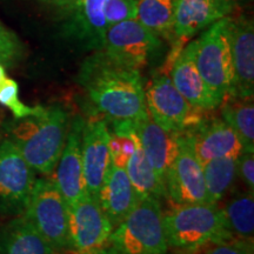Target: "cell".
Masks as SVG:
<instances>
[{"label":"cell","instance_id":"cell-1","mask_svg":"<svg viewBox=\"0 0 254 254\" xmlns=\"http://www.w3.org/2000/svg\"><path fill=\"white\" fill-rule=\"evenodd\" d=\"M79 84L95 113L106 119H140L147 114L140 71L114 62L103 50L82 64Z\"/></svg>","mask_w":254,"mask_h":254},{"label":"cell","instance_id":"cell-2","mask_svg":"<svg viewBox=\"0 0 254 254\" xmlns=\"http://www.w3.org/2000/svg\"><path fill=\"white\" fill-rule=\"evenodd\" d=\"M68 128L67 113L59 107H44L39 114L6 125L9 140L34 171L46 177L55 173Z\"/></svg>","mask_w":254,"mask_h":254},{"label":"cell","instance_id":"cell-3","mask_svg":"<svg viewBox=\"0 0 254 254\" xmlns=\"http://www.w3.org/2000/svg\"><path fill=\"white\" fill-rule=\"evenodd\" d=\"M164 226L168 246L185 254H196L212 244L233 239L218 205L171 202L164 212Z\"/></svg>","mask_w":254,"mask_h":254},{"label":"cell","instance_id":"cell-4","mask_svg":"<svg viewBox=\"0 0 254 254\" xmlns=\"http://www.w3.org/2000/svg\"><path fill=\"white\" fill-rule=\"evenodd\" d=\"M109 245L119 254H167L168 246L160 200L144 198L114 228Z\"/></svg>","mask_w":254,"mask_h":254},{"label":"cell","instance_id":"cell-5","mask_svg":"<svg viewBox=\"0 0 254 254\" xmlns=\"http://www.w3.org/2000/svg\"><path fill=\"white\" fill-rule=\"evenodd\" d=\"M228 24L230 18H222L208 26L196 39V67L220 104L225 98L234 94V67Z\"/></svg>","mask_w":254,"mask_h":254},{"label":"cell","instance_id":"cell-6","mask_svg":"<svg viewBox=\"0 0 254 254\" xmlns=\"http://www.w3.org/2000/svg\"><path fill=\"white\" fill-rule=\"evenodd\" d=\"M24 215L57 254L68 251V205L53 179L36 180Z\"/></svg>","mask_w":254,"mask_h":254},{"label":"cell","instance_id":"cell-7","mask_svg":"<svg viewBox=\"0 0 254 254\" xmlns=\"http://www.w3.org/2000/svg\"><path fill=\"white\" fill-rule=\"evenodd\" d=\"M145 101L152 120L168 132L183 133L205 118L206 111L193 107L165 73L148 81Z\"/></svg>","mask_w":254,"mask_h":254},{"label":"cell","instance_id":"cell-8","mask_svg":"<svg viewBox=\"0 0 254 254\" xmlns=\"http://www.w3.org/2000/svg\"><path fill=\"white\" fill-rule=\"evenodd\" d=\"M36 173L9 139L0 142V212L23 215L36 183Z\"/></svg>","mask_w":254,"mask_h":254},{"label":"cell","instance_id":"cell-9","mask_svg":"<svg viewBox=\"0 0 254 254\" xmlns=\"http://www.w3.org/2000/svg\"><path fill=\"white\" fill-rule=\"evenodd\" d=\"M160 40L136 19L122 21L107 28L103 51L127 67L140 71L160 49Z\"/></svg>","mask_w":254,"mask_h":254},{"label":"cell","instance_id":"cell-10","mask_svg":"<svg viewBox=\"0 0 254 254\" xmlns=\"http://www.w3.org/2000/svg\"><path fill=\"white\" fill-rule=\"evenodd\" d=\"M112 222L90 193L68 207V252L82 254L109 245Z\"/></svg>","mask_w":254,"mask_h":254},{"label":"cell","instance_id":"cell-11","mask_svg":"<svg viewBox=\"0 0 254 254\" xmlns=\"http://www.w3.org/2000/svg\"><path fill=\"white\" fill-rule=\"evenodd\" d=\"M165 185L166 196L173 204H209L202 166L183 133L179 135L178 155L168 171Z\"/></svg>","mask_w":254,"mask_h":254},{"label":"cell","instance_id":"cell-12","mask_svg":"<svg viewBox=\"0 0 254 254\" xmlns=\"http://www.w3.org/2000/svg\"><path fill=\"white\" fill-rule=\"evenodd\" d=\"M81 159L87 192L95 198L111 166L109 120L106 118L92 116L85 120Z\"/></svg>","mask_w":254,"mask_h":254},{"label":"cell","instance_id":"cell-13","mask_svg":"<svg viewBox=\"0 0 254 254\" xmlns=\"http://www.w3.org/2000/svg\"><path fill=\"white\" fill-rule=\"evenodd\" d=\"M201 166L218 158L239 157L243 145L234 129L224 119L205 118L183 132Z\"/></svg>","mask_w":254,"mask_h":254},{"label":"cell","instance_id":"cell-14","mask_svg":"<svg viewBox=\"0 0 254 254\" xmlns=\"http://www.w3.org/2000/svg\"><path fill=\"white\" fill-rule=\"evenodd\" d=\"M84 123L81 117H77L69 125L65 146L52 178L68 207L87 193L81 159Z\"/></svg>","mask_w":254,"mask_h":254},{"label":"cell","instance_id":"cell-15","mask_svg":"<svg viewBox=\"0 0 254 254\" xmlns=\"http://www.w3.org/2000/svg\"><path fill=\"white\" fill-rule=\"evenodd\" d=\"M228 34L234 67V94L240 99H253L254 92V26L246 17L231 19Z\"/></svg>","mask_w":254,"mask_h":254},{"label":"cell","instance_id":"cell-16","mask_svg":"<svg viewBox=\"0 0 254 254\" xmlns=\"http://www.w3.org/2000/svg\"><path fill=\"white\" fill-rule=\"evenodd\" d=\"M195 53L196 39L180 51L170 68V78L174 87L193 107L209 112L219 107L220 103L200 75Z\"/></svg>","mask_w":254,"mask_h":254},{"label":"cell","instance_id":"cell-17","mask_svg":"<svg viewBox=\"0 0 254 254\" xmlns=\"http://www.w3.org/2000/svg\"><path fill=\"white\" fill-rule=\"evenodd\" d=\"M233 9L224 0H174V38L184 44Z\"/></svg>","mask_w":254,"mask_h":254},{"label":"cell","instance_id":"cell-18","mask_svg":"<svg viewBox=\"0 0 254 254\" xmlns=\"http://www.w3.org/2000/svg\"><path fill=\"white\" fill-rule=\"evenodd\" d=\"M134 128L146 158L165 183L179 151L180 133L168 132L154 123L150 114L134 119Z\"/></svg>","mask_w":254,"mask_h":254},{"label":"cell","instance_id":"cell-19","mask_svg":"<svg viewBox=\"0 0 254 254\" xmlns=\"http://www.w3.org/2000/svg\"><path fill=\"white\" fill-rule=\"evenodd\" d=\"M95 199L114 228L128 217L140 200L129 182L125 168L113 164H111Z\"/></svg>","mask_w":254,"mask_h":254},{"label":"cell","instance_id":"cell-20","mask_svg":"<svg viewBox=\"0 0 254 254\" xmlns=\"http://www.w3.org/2000/svg\"><path fill=\"white\" fill-rule=\"evenodd\" d=\"M0 254L57 253L23 214L0 228Z\"/></svg>","mask_w":254,"mask_h":254},{"label":"cell","instance_id":"cell-21","mask_svg":"<svg viewBox=\"0 0 254 254\" xmlns=\"http://www.w3.org/2000/svg\"><path fill=\"white\" fill-rule=\"evenodd\" d=\"M106 0H74L75 17L73 32L91 49L103 50L107 31L105 19Z\"/></svg>","mask_w":254,"mask_h":254},{"label":"cell","instance_id":"cell-22","mask_svg":"<svg viewBox=\"0 0 254 254\" xmlns=\"http://www.w3.org/2000/svg\"><path fill=\"white\" fill-rule=\"evenodd\" d=\"M125 171L139 199L152 196L160 200L163 196H166V185L146 158L139 138Z\"/></svg>","mask_w":254,"mask_h":254},{"label":"cell","instance_id":"cell-23","mask_svg":"<svg viewBox=\"0 0 254 254\" xmlns=\"http://www.w3.org/2000/svg\"><path fill=\"white\" fill-rule=\"evenodd\" d=\"M222 119L230 125L243 145V151H254L253 99L227 97L219 105Z\"/></svg>","mask_w":254,"mask_h":254},{"label":"cell","instance_id":"cell-24","mask_svg":"<svg viewBox=\"0 0 254 254\" xmlns=\"http://www.w3.org/2000/svg\"><path fill=\"white\" fill-rule=\"evenodd\" d=\"M225 224L231 236L253 241L254 198L253 193H237L221 208Z\"/></svg>","mask_w":254,"mask_h":254},{"label":"cell","instance_id":"cell-25","mask_svg":"<svg viewBox=\"0 0 254 254\" xmlns=\"http://www.w3.org/2000/svg\"><path fill=\"white\" fill-rule=\"evenodd\" d=\"M136 20L157 37H174V0H138Z\"/></svg>","mask_w":254,"mask_h":254},{"label":"cell","instance_id":"cell-26","mask_svg":"<svg viewBox=\"0 0 254 254\" xmlns=\"http://www.w3.org/2000/svg\"><path fill=\"white\" fill-rule=\"evenodd\" d=\"M208 202L218 205L233 185L237 177V159L218 158L202 165Z\"/></svg>","mask_w":254,"mask_h":254},{"label":"cell","instance_id":"cell-27","mask_svg":"<svg viewBox=\"0 0 254 254\" xmlns=\"http://www.w3.org/2000/svg\"><path fill=\"white\" fill-rule=\"evenodd\" d=\"M0 104L13 113L14 119H23L30 116L39 114L44 107H30L19 100L18 82L13 79L6 77L0 82Z\"/></svg>","mask_w":254,"mask_h":254},{"label":"cell","instance_id":"cell-28","mask_svg":"<svg viewBox=\"0 0 254 254\" xmlns=\"http://www.w3.org/2000/svg\"><path fill=\"white\" fill-rule=\"evenodd\" d=\"M135 0H106L105 1V19L107 27L122 21L135 19Z\"/></svg>","mask_w":254,"mask_h":254},{"label":"cell","instance_id":"cell-29","mask_svg":"<svg viewBox=\"0 0 254 254\" xmlns=\"http://www.w3.org/2000/svg\"><path fill=\"white\" fill-rule=\"evenodd\" d=\"M196 254H253V241L233 238L212 244Z\"/></svg>","mask_w":254,"mask_h":254},{"label":"cell","instance_id":"cell-30","mask_svg":"<svg viewBox=\"0 0 254 254\" xmlns=\"http://www.w3.org/2000/svg\"><path fill=\"white\" fill-rule=\"evenodd\" d=\"M20 55V43L12 32L0 24V64L12 65Z\"/></svg>","mask_w":254,"mask_h":254},{"label":"cell","instance_id":"cell-31","mask_svg":"<svg viewBox=\"0 0 254 254\" xmlns=\"http://www.w3.org/2000/svg\"><path fill=\"white\" fill-rule=\"evenodd\" d=\"M237 174L250 193H254V151H243L237 158Z\"/></svg>","mask_w":254,"mask_h":254},{"label":"cell","instance_id":"cell-32","mask_svg":"<svg viewBox=\"0 0 254 254\" xmlns=\"http://www.w3.org/2000/svg\"><path fill=\"white\" fill-rule=\"evenodd\" d=\"M82 254H119V253L117 252V251L114 250L112 246L107 245V246H105V247H101V249L91 251V252L82 253Z\"/></svg>","mask_w":254,"mask_h":254},{"label":"cell","instance_id":"cell-33","mask_svg":"<svg viewBox=\"0 0 254 254\" xmlns=\"http://www.w3.org/2000/svg\"><path fill=\"white\" fill-rule=\"evenodd\" d=\"M46 1L57 6H72L74 4V0H46Z\"/></svg>","mask_w":254,"mask_h":254},{"label":"cell","instance_id":"cell-34","mask_svg":"<svg viewBox=\"0 0 254 254\" xmlns=\"http://www.w3.org/2000/svg\"><path fill=\"white\" fill-rule=\"evenodd\" d=\"M225 2L230 4L231 6H233L234 8L238 7V6H241L244 4H247V2L251 1V0H224Z\"/></svg>","mask_w":254,"mask_h":254},{"label":"cell","instance_id":"cell-35","mask_svg":"<svg viewBox=\"0 0 254 254\" xmlns=\"http://www.w3.org/2000/svg\"><path fill=\"white\" fill-rule=\"evenodd\" d=\"M6 78V71L2 64H0V82H1Z\"/></svg>","mask_w":254,"mask_h":254}]
</instances>
